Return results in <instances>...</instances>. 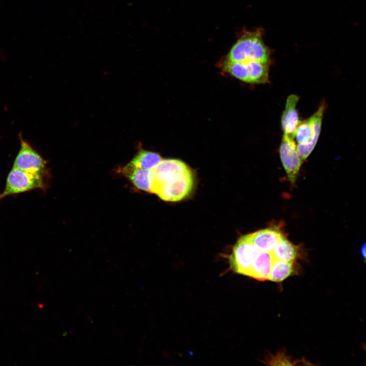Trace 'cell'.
Segmentation results:
<instances>
[{"instance_id":"obj_12","label":"cell","mask_w":366,"mask_h":366,"mask_svg":"<svg viewBox=\"0 0 366 366\" xmlns=\"http://www.w3.org/2000/svg\"><path fill=\"white\" fill-rule=\"evenodd\" d=\"M293 263L274 259L268 280L272 282H280L296 274L297 271Z\"/></svg>"},{"instance_id":"obj_15","label":"cell","mask_w":366,"mask_h":366,"mask_svg":"<svg viewBox=\"0 0 366 366\" xmlns=\"http://www.w3.org/2000/svg\"><path fill=\"white\" fill-rule=\"evenodd\" d=\"M162 160V158L158 154L141 150L134 157L130 163L137 168L152 170Z\"/></svg>"},{"instance_id":"obj_8","label":"cell","mask_w":366,"mask_h":366,"mask_svg":"<svg viewBox=\"0 0 366 366\" xmlns=\"http://www.w3.org/2000/svg\"><path fill=\"white\" fill-rule=\"evenodd\" d=\"M249 239L260 251L271 253L284 237L277 228H268L248 234Z\"/></svg>"},{"instance_id":"obj_2","label":"cell","mask_w":366,"mask_h":366,"mask_svg":"<svg viewBox=\"0 0 366 366\" xmlns=\"http://www.w3.org/2000/svg\"><path fill=\"white\" fill-rule=\"evenodd\" d=\"M325 109L323 103L309 118L300 121L294 135L298 143L297 149L302 162L310 155L318 141L321 129L322 121Z\"/></svg>"},{"instance_id":"obj_3","label":"cell","mask_w":366,"mask_h":366,"mask_svg":"<svg viewBox=\"0 0 366 366\" xmlns=\"http://www.w3.org/2000/svg\"><path fill=\"white\" fill-rule=\"evenodd\" d=\"M259 252L249 239L248 234L240 237L233 247L229 257L231 269L237 273L248 276Z\"/></svg>"},{"instance_id":"obj_17","label":"cell","mask_w":366,"mask_h":366,"mask_svg":"<svg viewBox=\"0 0 366 366\" xmlns=\"http://www.w3.org/2000/svg\"><path fill=\"white\" fill-rule=\"evenodd\" d=\"M269 362H271V364H272L273 362H275L273 364H277L278 362H280L279 364H281V362H284V364H286L285 362H287L288 364L291 365L289 362V358L286 357L284 353H280L276 355L275 356H272L270 357V360L268 361Z\"/></svg>"},{"instance_id":"obj_13","label":"cell","mask_w":366,"mask_h":366,"mask_svg":"<svg viewBox=\"0 0 366 366\" xmlns=\"http://www.w3.org/2000/svg\"><path fill=\"white\" fill-rule=\"evenodd\" d=\"M271 253L274 259L294 262L298 257V249L283 237Z\"/></svg>"},{"instance_id":"obj_14","label":"cell","mask_w":366,"mask_h":366,"mask_svg":"<svg viewBox=\"0 0 366 366\" xmlns=\"http://www.w3.org/2000/svg\"><path fill=\"white\" fill-rule=\"evenodd\" d=\"M246 63L248 71L249 83L262 84L269 81L268 66L262 63L248 60Z\"/></svg>"},{"instance_id":"obj_1","label":"cell","mask_w":366,"mask_h":366,"mask_svg":"<svg viewBox=\"0 0 366 366\" xmlns=\"http://www.w3.org/2000/svg\"><path fill=\"white\" fill-rule=\"evenodd\" d=\"M225 59L235 62L254 60L269 65L270 52L263 41L261 32L242 33Z\"/></svg>"},{"instance_id":"obj_16","label":"cell","mask_w":366,"mask_h":366,"mask_svg":"<svg viewBox=\"0 0 366 366\" xmlns=\"http://www.w3.org/2000/svg\"><path fill=\"white\" fill-rule=\"evenodd\" d=\"M221 65L222 70L225 72L243 82L249 83L248 71L245 63L224 59Z\"/></svg>"},{"instance_id":"obj_4","label":"cell","mask_w":366,"mask_h":366,"mask_svg":"<svg viewBox=\"0 0 366 366\" xmlns=\"http://www.w3.org/2000/svg\"><path fill=\"white\" fill-rule=\"evenodd\" d=\"M41 175L13 168L7 177L6 187L0 199L10 195L44 188Z\"/></svg>"},{"instance_id":"obj_6","label":"cell","mask_w":366,"mask_h":366,"mask_svg":"<svg viewBox=\"0 0 366 366\" xmlns=\"http://www.w3.org/2000/svg\"><path fill=\"white\" fill-rule=\"evenodd\" d=\"M294 139L284 134L279 150L282 163L288 178L292 184L295 182L302 163Z\"/></svg>"},{"instance_id":"obj_10","label":"cell","mask_w":366,"mask_h":366,"mask_svg":"<svg viewBox=\"0 0 366 366\" xmlns=\"http://www.w3.org/2000/svg\"><path fill=\"white\" fill-rule=\"evenodd\" d=\"M121 172L135 187L150 193L153 179L152 170L137 168L129 163L121 169Z\"/></svg>"},{"instance_id":"obj_5","label":"cell","mask_w":366,"mask_h":366,"mask_svg":"<svg viewBox=\"0 0 366 366\" xmlns=\"http://www.w3.org/2000/svg\"><path fill=\"white\" fill-rule=\"evenodd\" d=\"M194 185L192 171L176 177L151 190L161 199L171 202L180 201L191 192Z\"/></svg>"},{"instance_id":"obj_11","label":"cell","mask_w":366,"mask_h":366,"mask_svg":"<svg viewBox=\"0 0 366 366\" xmlns=\"http://www.w3.org/2000/svg\"><path fill=\"white\" fill-rule=\"evenodd\" d=\"M273 260L271 253L260 252L248 277L260 281L268 280Z\"/></svg>"},{"instance_id":"obj_18","label":"cell","mask_w":366,"mask_h":366,"mask_svg":"<svg viewBox=\"0 0 366 366\" xmlns=\"http://www.w3.org/2000/svg\"><path fill=\"white\" fill-rule=\"evenodd\" d=\"M365 245H364L363 246V247H362V249H361V252H362V255H363V256L364 257H365Z\"/></svg>"},{"instance_id":"obj_7","label":"cell","mask_w":366,"mask_h":366,"mask_svg":"<svg viewBox=\"0 0 366 366\" xmlns=\"http://www.w3.org/2000/svg\"><path fill=\"white\" fill-rule=\"evenodd\" d=\"M46 162L25 141L21 139V148L14 163L13 168L41 175Z\"/></svg>"},{"instance_id":"obj_9","label":"cell","mask_w":366,"mask_h":366,"mask_svg":"<svg viewBox=\"0 0 366 366\" xmlns=\"http://www.w3.org/2000/svg\"><path fill=\"white\" fill-rule=\"evenodd\" d=\"M299 99L298 96L293 94L287 98L281 117V126L284 134L294 138L296 129L300 121L296 109Z\"/></svg>"}]
</instances>
